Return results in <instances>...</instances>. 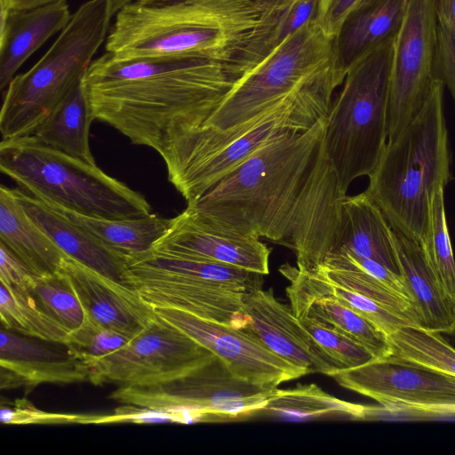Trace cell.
<instances>
[{"label": "cell", "instance_id": "cell-39", "mask_svg": "<svg viewBox=\"0 0 455 455\" xmlns=\"http://www.w3.org/2000/svg\"><path fill=\"white\" fill-rule=\"evenodd\" d=\"M435 78L447 86L455 103V32L438 25Z\"/></svg>", "mask_w": 455, "mask_h": 455}, {"label": "cell", "instance_id": "cell-36", "mask_svg": "<svg viewBox=\"0 0 455 455\" xmlns=\"http://www.w3.org/2000/svg\"><path fill=\"white\" fill-rule=\"evenodd\" d=\"M132 339L84 316L82 324L70 331L63 343L87 363L117 351Z\"/></svg>", "mask_w": 455, "mask_h": 455}, {"label": "cell", "instance_id": "cell-1", "mask_svg": "<svg viewBox=\"0 0 455 455\" xmlns=\"http://www.w3.org/2000/svg\"><path fill=\"white\" fill-rule=\"evenodd\" d=\"M327 116L267 144L188 204L237 231L288 246L315 271L332 252L347 196L323 147Z\"/></svg>", "mask_w": 455, "mask_h": 455}, {"label": "cell", "instance_id": "cell-12", "mask_svg": "<svg viewBox=\"0 0 455 455\" xmlns=\"http://www.w3.org/2000/svg\"><path fill=\"white\" fill-rule=\"evenodd\" d=\"M332 377L341 387L368 396L387 412L414 415L455 406V377L391 355L372 358Z\"/></svg>", "mask_w": 455, "mask_h": 455}, {"label": "cell", "instance_id": "cell-46", "mask_svg": "<svg viewBox=\"0 0 455 455\" xmlns=\"http://www.w3.org/2000/svg\"><path fill=\"white\" fill-rule=\"evenodd\" d=\"M268 4H272L275 6H284L290 3L289 0H260Z\"/></svg>", "mask_w": 455, "mask_h": 455}, {"label": "cell", "instance_id": "cell-13", "mask_svg": "<svg viewBox=\"0 0 455 455\" xmlns=\"http://www.w3.org/2000/svg\"><path fill=\"white\" fill-rule=\"evenodd\" d=\"M161 319L177 327L217 356L237 378L277 387L307 374L269 350L243 329L203 319L180 309L152 307Z\"/></svg>", "mask_w": 455, "mask_h": 455}, {"label": "cell", "instance_id": "cell-15", "mask_svg": "<svg viewBox=\"0 0 455 455\" xmlns=\"http://www.w3.org/2000/svg\"><path fill=\"white\" fill-rule=\"evenodd\" d=\"M243 329L269 350L308 373L331 376L336 363L301 324L291 307L279 301L272 289L244 294L241 309Z\"/></svg>", "mask_w": 455, "mask_h": 455}, {"label": "cell", "instance_id": "cell-27", "mask_svg": "<svg viewBox=\"0 0 455 455\" xmlns=\"http://www.w3.org/2000/svg\"><path fill=\"white\" fill-rule=\"evenodd\" d=\"M53 208L125 258L152 249L172 220L155 213L134 219L107 220Z\"/></svg>", "mask_w": 455, "mask_h": 455}, {"label": "cell", "instance_id": "cell-41", "mask_svg": "<svg viewBox=\"0 0 455 455\" xmlns=\"http://www.w3.org/2000/svg\"><path fill=\"white\" fill-rule=\"evenodd\" d=\"M361 0H320L317 22L326 34L336 36L347 17Z\"/></svg>", "mask_w": 455, "mask_h": 455}, {"label": "cell", "instance_id": "cell-7", "mask_svg": "<svg viewBox=\"0 0 455 455\" xmlns=\"http://www.w3.org/2000/svg\"><path fill=\"white\" fill-rule=\"evenodd\" d=\"M113 16L111 0L84 3L45 54L12 78L4 92L2 140L32 135L84 79Z\"/></svg>", "mask_w": 455, "mask_h": 455}, {"label": "cell", "instance_id": "cell-11", "mask_svg": "<svg viewBox=\"0 0 455 455\" xmlns=\"http://www.w3.org/2000/svg\"><path fill=\"white\" fill-rule=\"evenodd\" d=\"M435 0H409L395 38L387 105L388 140L415 117L435 79L437 50Z\"/></svg>", "mask_w": 455, "mask_h": 455}, {"label": "cell", "instance_id": "cell-3", "mask_svg": "<svg viewBox=\"0 0 455 455\" xmlns=\"http://www.w3.org/2000/svg\"><path fill=\"white\" fill-rule=\"evenodd\" d=\"M284 6L260 0H133L116 13L106 52L123 60H207L239 79L272 52Z\"/></svg>", "mask_w": 455, "mask_h": 455}, {"label": "cell", "instance_id": "cell-23", "mask_svg": "<svg viewBox=\"0 0 455 455\" xmlns=\"http://www.w3.org/2000/svg\"><path fill=\"white\" fill-rule=\"evenodd\" d=\"M394 237L399 273L420 327L441 333L449 331L455 324V304L443 291L424 245L395 229Z\"/></svg>", "mask_w": 455, "mask_h": 455}, {"label": "cell", "instance_id": "cell-32", "mask_svg": "<svg viewBox=\"0 0 455 455\" xmlns=\"http://www.w3.org/2000/svg\"><path fill=\"white\" fill-rule=\"evenodd\" d=\"M312 315L331 325L365 347L373 358H384L390 355L387 335L370 321L332 297H322L312 301L301 315Z\"/></svg>", "mask_w": 455, "mask_h": 455}, {"label": "cell", "instance_id": "cell-38", "mask_svg": "<svg viewBox=\"0 0 455 455\" xmlns=\"http://www.w3.org/2000/svg\"><path fill=\"white\" fill-rule=\"evenodd\" d=\"M319 1L292 0L284 6L272 36L273 50L307 23L317 20Z\"/></svg>", "mask_w": 455, "mask_h": 455}, {"label": "cell", "instance_id": "cell-21", "mask_svg": "<svg viewBox=\"0 0 455 455\" xmlns=\"http://www.w3.org/2000/svg\"><path fill=\"white\" fill-rule=\"evenodd\" d=\"M126 264L129 286L136 282L188 279L216 283L248 293L263 285L262 274L154 249L127 256Z\"/></svg>", "mask_w": 455, "mask_h": 455}, {"label": "cell", "instance_id": "cell-25", "mask_svg": "<svg viewBox=\"0 0 455 455\" xmlns=\"http://www.w3.org/2000/svg\"><path fill=\"white\" fill-rule=\"evenodd\" d=\"M0 242L36 275L55 274L68 258L29 218L14 188L0 187Z\"/></svg>", "mask_w": 455, "mask_h": 455}, {"label": "cell", "instance_id": "cell-29", "mask_svg": "<svg viewBox=\"0 0 455 455\" xmlns=\"http://www.w3.org/2000/svg\"><path fill=\"white\" fill-rule=\"evenodd\" d=\"M314 273L363 295L398 317L420 326L415 307L408 297L398 293L369 274L347 253L336 252L328 256Z\"/></svg>", "mask_w": 455, "mask_h": 455}, {"label": "cell", "instance_id": "cell-17", "mask_svg": "<svg viewBox=\"0 0 455 455\" xmlns=\"http://www.w3.org/2000/svg\"><path fill=\"white\" fill-rule=\"evenodd\" d=\"M61 272L84 311V316L132 338L156 317L153 307L132 287L68 258Z\"/></svg>", "mask_w": 455, "mask_h": 455}, {"label": "cell", "instance_id": "cell-37", "mask_svg": "<svg viewBox=\"0 0 455 455\" xmlns=\"http://www.w3.org/2000/svg\"><path fill=\"white\" fill-rule=\"evenodd\" d=\"M108 416L68 414L43 411L26 399L16 400L12 407L2 404L0 419L8 425L27 424H99L107 423Z\"/></svg>", "mask_w": 455, "mask_h": 455}, {"label": "cell", "instance_id": "cell-49", "mask_svg": "<svg viewBox=\"0 0 455 455\" xmlns=\"http://www.w3.org/2000/svg\"><path fill=\"white\" fill-rule=\"evenodd\" d=\"M290 2L292 1V0H289Z\"/></svg>", "mask_w": 455, "mask_h": 455}, {"label": "cell", "instance_id": "cell-35", "mask_svg": "<svg viewBox=\"0 0 455 455\" xmlns=\"http://www.w3.org/2000/svg\"><path fill=\"white\" fill-rule=\"evenodd\" d=\"M299 320L339 371L360 366L373 358L365 347L331 325L309 315Z\"/></svg>", "mask_w": 455, "mask_h": 455}, {"label": "cell", "instance_id": "cell-45", "mask_svg": "<svg viewBox=\"0 0 455 455\" xmlns=\"http://www.w3.org/2000/svg\"><path fill=\"white\" fill-rule=\"evenodd\" d=\"M133 0H111V10L115 16L116 13L125 4H129Z\"/></svg>", "mask_w": 455, "mask_h": 455}, {"label": "cell", "instance_id": "cell-14", "mask_svg": "<svg viewBox=\"0 0 455 455\" xmlns=\"http://www.w3.org/2000/svg\"><path fill=\"white\" fill-rule=\"evenodd\" d=\"M154 250L267 275L270 248L255 235L225 226L191 206L172 218Z\"/></svg>", "mask_w": 455, "mask_h": 455}, {"label": "cell", "instance_id": "cell-48", "mask_svg": "<svg viewBox=\"0 0 455 455\" xmlns=\"http://www.w3.org/2000/svg\"><path fill=\"white\" fill-rule=\"evenodd\" d=\"M374 0H361L360 3L358 4V5L356 6V8H360V7H363L371 2H373ZM355 8V9H356Z\"/></svg>", "mask_w": 455, "mask_h": 455}, {"label": "cell", "instance_id": "cell-33", "mask_svg": "<svg viewBox=\"0 0 455 455\" xmlns=\"http://www.w3.org/2000/svg\"><path fill=\"white\" fill-rule=\"evenodd\" d=\"M28 291L48 315L69 331L84 322V308L61 270L36 277Z\"/></svg>", "mask_w": 455, "mask_h": 455}, {"label": "cell", "instance_id": "cell-42", "mask_svg": "<svg viewBox=\"0 0 455 455\" xmlns=\"http://www.w3.org/2000/svg\"><path fill=\"white\" fill-rule=\"evenodd\" d=\"M438 25L455 32V0H435Z\"/></svg>", "mask_w": 455, "mask_h": 455}, {"label": "cell", "instance_id": "cell-34", "mask_svg": "<svg viewBox=\"0 0 455 455\" xmlns=\"http://www.w3.org/2000/svg\"><path fill=\"white\" fill-rule=\"evenodd\" d=\"M443 193L444 187H441L433 198L431 241L425 249L443 291L455 304V259L446 220Z\"/></svg>", "mask_w": 455, "mask_h": 455}, {"label": "cell", "instance_id": "cell-9", "mask_svg": "<svg viewBox=\"0 0 455 455\" xmlns=\"http://www.w3.org/2000/svg\"><path fill=\"white\" fill-rule=\"evenodd\" d=\"M277 387L235 376L217 356L180 378L153 386L117 387L108 398L119 403L156 411L184 422L188 413L237 419L259 413Z\"/></svg>", "mask_w": 455, "mask_h": 455}, {"label": "cell", "instance_id": "cell-47", "mask_svg": "<svg viewBox=\"0 0 455 455\" xmlns=\"http://www.w3.org/2000/svg\"><path fill=\"white\" fill-rule=\"evenodd\" d=\"M443 334H445L448 336V340H452L453 341V344L451 343L454 347H455V324L454 326L452 327L451 330H450L449 331L447 332H443Z\"/></svg>", "mask_w": 455, "mask_h": 455}, {"label": "cell", "instance_id": "cell-24", "mask_svg": "<svg viewBox=\"0 0 455 455\" xmlns=\"http://www.w3.org/2000/svg\"><path fill=\"white\" fill-rule=\"evenodd\" d=\"M409 0H374L355 9L334 39V60L344 74L364 54L395 37Z\"/></svg>", "mask_w": 455, "mask_h": 455}, {"label": "cell", "instance_id": "cell-44", "mask_svg": "<svg viewBox=\"0 0 455 455\" xmlns=\"http://www.w3.org/2000/svg\"><path fill=\"white\" fill-rule=\"evenodd\" d=\"M426 413L429 417H443V416H455V406H449V407H442V408H435L431 409L426 411Z\"/></svg>", "mask_w": 455, "mask_h": 455}, {"label": "cell", "instance_id": "cell-10", "mask_svg": "<svg viewBox=\"0 0 455 455\" xmlns=\"http://www.w3.org/2000/svg\"><path fill=\"white\" fill-rule=\"evenodd\" d=\"M216 356L185 332L159 318L125 346L87 362L95 386L145 387L186 375Z\"/></svg>", "mask_w": 455, "mask_h": 455}, {"label": "cell", "instance_id": "cell-28", "mask_svg": "<svg viewBox=\"0 0 455 455\" xmlns=\"http://www.w3.org/2000/svg\"><path fill=\"white\" fill-rule=\"evenodd\" d=\"M368 406L337 398L315 384L298 385L290 389L276 388L259 411L269 417L292 421L326 417L366 420Z\"/></svg>", "mask_w": 455, "mask_h": 455}, {"label": "cell", "instance_id": "cell-4", "mask_svg": "<svg viewBox=\"0 0 455 455\" xmlns=\"http://www.w3.org/2000/svg\"><path fill=\"white\" fill-rule=\"evenodd\" d=\"M443 89L435 78L415 117L387 140L365 190L394 229L424 247L431 241L433 198L450 180Z\"/></svg>", "mask_w": 455, "mask_h": 455}, {"label": "cell", "instance_id": "cell-43", "mask_svg": "<svg viewBox=\"0 0 455 455\" xmlns=\"http://www.w3.org/2000/svg\"><path fill=\"white\" fill-rule=\"evenodd\" d=\"M60 0H0V7L12 10V9H28L32 7L40 6L51 2Z\"/></svg>", "mask_w": 455, "mask_h": 455}, {"label": "cell", "instance_id": "cell-2", "mask_svg": "<svg viewBox=\"0 0 455 455\" xmlns=\"http://www.w3.org/2000/svg\"><path fill=\"white\" fill-rule=\"evenodd\" d=\"M237 80L207 60H123L106 52L92 61L83 82L94 120L162 156L181 134L204 124Z\"/></svg>", "mask_w": 455, "mask_h": 455}, {"label": "cell", "instance_id": "cell-20", "mask_svg": "<svg viewBox=\"0 0 455 455\" xmlns=\"http://www.w3.org/2000/svg\"><path fill=\"white\" fill-rule=\"evenodd\" d=\"M29 218L69 258L124 284H127L126 258L73 222L46 203L14 188ZM129 286V285H128Z\"/></svg>", "mask_w": 455, "mask_h": 455}, {"label": "cell", "instance_id": "cell-40", "mask_svg": "<svg viewBox=\"0 0 455 455\" xmlns=\"http://www.w3.org/2000/svg\"><path fill=\"white\" fill-rule=\"evenodd\" d=\"M36 276L6 245L0 242V283L11 289L28 291Z\"/></svg>", "mask_w": 455, "mask_h": 455}, {"label": "cell", "instance_id": "cell-22", "mask_svg": "<svg viewBox=\"0 0 455 455\" xmlns=\"http://www.w3.org/2000/svg\"><path fill=\"white\" fill-rule=\"evenodd\" d=\"M339 251L372 259L400 275L394 229L365 191L347 195L341 201L336 247L331 254Z\"/></svg>", "mask_w": 455, "mask_h": 455}, {"label": "cell", "instance_id": "cell-8", "mask_svg": "<svg viewBox=\"0 0 455 455\" xmlns=\"http://www.w3.org/2000/svg\"><path fill=\"white\" fill-rule=\"evenodd\" d=\"M395 37L352 64L333 99L323 138L341 190L370 176L388 140L387 105Z\"/></svg>", "mask_w": 455, "mask_h": 455}, {"label": "cell", "instance_id": "cell-30", "mask_svg": "<svg viewBox=\"0 0 455 455\" xmlns=\"http://www.w3.org/2000/svg\"><path fill=\"white\" fill-rule=\"evenodd\" d=\"M387 337L389 355L455 377V347L441 332L403 325Z\"/></svg>", "mask_w": 455, "mask_h": 455}, {"label": "cell", "instance_id": "cell-19", "mask_svg": "<svg viewBox=\"0 0 455 455\" xmlns=\"http://www.w3.org/2000/svg\"><path fill=\"white\" fill-rule=\"evenodd\" d=\"M72 17L67 0L28 9L0 7V90L4 92L23 63Z\"/></svg>", "mask_w": 455, "mask_h": 455}, {"label": "cell", "instance_id": "cell-26", "mask_svg": "<svg viewBox=\"0 0 455 455\" xmlns=\"http://www.w3.org/2000/svg\"><path fill=\"white\" fill-rule=\"evenodd\" d=\"M83 80L31 136L47 147L96 164L89 145L90 125L94 119Z\"/></svg>", "mask_w": 455, "mask_h": 455}, {"label": "cell", "instance_id": "cell-31", "mask_svg": "<svg viewBox=\"0 0 455 455\" xmlns=\"http://www.w3.org/2000/svg\"><path fill=\"white\" fill-rule=\"evenodd\" d=\"M1 327L46 341L63 343L69 331L48 315L28 291L0 283Z\"/></svg>", "mask_w": 455, "mask_h": 455}, {"label": "cell", "instance_id": "cell-16", "mask_svg": "<svg viewBox=\"0 0 455 455\" xmlns=\"http://www.w3.org/2000/svg\"><path fill=\"white\" fill-rule=\"evenodd\" d=\"M1 389L89 381L90 367L64 343L28 337L1 327Z\"/></svg>", "mask_w": 455, "mask_h": 455}, {"label": "cell", "instance_id": "cell-18", "mask_svg": "<svg viewBox=\"0 0 455 455\" xmlns=\"http://www.w3.org/2000/svg\"><path fill=\"white\" fill-rule=\"evenodd\" d=\"M151 307L180 309L203 319L241 329L243 292L220 283L188 279H167L131 283Z\"/></svg>", "mask_w": 455, "mask_h": 455}, {"label": "cell", "instance_id": "cell-6", "mask_svg": "<svg viewBox=\"0 0 455 455\" xmlns=\"http://www.w3.org/2000/svg\"><path fill=\"white\" fill-rule=\"evenodd\" d=\"M0 170L21 190L52 207L107 220L151 214L140 193L96 164L47 147L31 135L2 140Z\"/></svg>", "mask_w": 455, "mask_h": 455}, {"label": "cell", "instance_id": "cell-5", "mask_svg": "<svg viewBox=\"0 0 455 455\" xmlns=\"http://www.w3.org/2000/svg\"><path fill=\"white\" fill-rule=\"evenodd\" d=\"M334 36L311 21L239 78L204 124L230 130L292 100L331 104L346 74L334 60Z\"/></svg>", "mask_w": 455, "mask_h": 455}]
</instances>
